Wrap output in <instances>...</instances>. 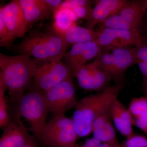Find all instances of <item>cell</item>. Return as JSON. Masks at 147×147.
Wrapping results in <instances>:
<instances>
[{
    "label": "cell",
    "instance_id": "6da1fadb",
    "mask_svg": "<svg viewBox=\"0 0 147 147\" xmlns=\"http://www.w3.org/2000/svg\"><path fill=\"white\" fill-rule=\"evenodd\" d=\"M39 62L25 55L0 54V76L8 90L10 115L18 113V106L23 95L33 85Z\"/></svg>",
    "mask_w": 147,
    "mask_h": 147
},
{
    "label": "cell",
    "instance_id": "7a4b0ae2",
    "mask_svg": "<svg viewBox=\"0 0 147 147\" xmlns=\"http://www.w3.org/2000/svg\"><path fill=\"white\" fill-rule=\"evenodd\" d=\"M69 47L51 29L49 31L34 30L21 42L13 45L15 53L33 57L40 63L61 60Z\"/></svg>",
    "mask_w": 147,
    "mask_h": 147
},
{
    "label": "cell",
    "instance_id": "3957f363",
    "mask_svg": "<svg viewBox=\"0 0 147 147\" xmlns=\"http://www.w3.org/2000/svg\"><path fill=\"white\" fill-rule=\"evenodd\" d=\"M123 88V84L117 82L94 94L83 98L75 107L72 119L78 138L92 133L93 125L101 110L113 100L117 98Z\"/></svg>",
    "mask_w": 147,
    "mask_h": 147
},
{
    "label": "cell",
    "instance_id": "277c9868",
    "mask_svg": "<svg viewBox=\"0 0 147 147\" xmlns=\"http://www.w3.org/2000/svg\"><path fill=\"white\" fill-rule=\"evenodd\" d=\"M49 113L44 93L33 85L21 97L18 104V114L30 123V131L37 138L47 123Z\"/></svg>",
    "mask_w": 147,
    "mask_h": 147
},
{
    "label": "cell",
    "instance_id": "5b68a950",
    "mask_svg": "<svg viewBox=\"0 0 147 147\" xmlns=\"http://www.w3.org/2000/svg\"><path fill=\"white\" fill-rule=\"evenodd\" d=\"M37 139L48 147H80L76 144L78 137L72 119L65 115L54 116Z\"/></svg>",
    "mask_w": 147,
    "mask_h": 147
},
{
    "label": "cell",
    "instance_id": "8992f818",
    "mask_svg": "<svg viewBox=\"0 0 147 147\" xmlns=\"http://www.w3.org/2000/svg\"><path fill=\"white\" fill-rule=\"evenodd\" d=\"M147 9V0L127 1L116 13L98 24L100 28L138 31Z\"/></svg>",
    "mask_w": 147,
    "mask_h": 147
},
{
    "label": "cell",
    "instance_id": "52a82bcc",
    "mask_svg": "<svg viewBox=\"0 0 147 147\" xmlns=\"http://www.w3.org/2000/svg\"><path fill=\"white\" fill-rule=\"evenodd\" d=\"M45 101L53 115H65L75 108L77 100L76 88L71 78L66 79L44 93Z\"/></svg>",
    "mask_w": 147,
    "mask_h": 147
},
{
    "label": "cell",
    "instance_id": "ba28073f",
    "mask_svg": "<svg viewBox=\"0 0 147 147\" xmlns=\"http://www.w3.org/2000/svg\"><path fill=\"white\" fill-rule=\"evenodd\" d=\"M69 66L58 60L38 64L35 73L33 85L45 93L66 79L71 78Z\"/></svg>",
    "mask_w": 147,
    "mask_h": 147
},
{
    "label": "cell",
    "instance_id": "9c48e42d",
    "mask_svg": "<svg viewBox=\"0 0 147 147\" xmlns=\"http://www.w3.org/2000/svg\"><path fill=\"white\" fill-rule=\"evenodd\" d=\"M96 31V41L102 49L106 50L131 45L136 46L147 39L138 31L99 27Z\"/></svg>",
    "mask_w": 147,
    "mask_h": 147
},
{
    "label": "cell",
    "instance_id": "30bf717a",
    "mask_svg": "<svg viewBox=\"0 0 147 147\" xmlns=\"http://www.w3.org/2000/svg\"><path fill=\"white\" fill-rule=\"evenodd\" d=\"M80 88L89 91L99 92L109 86L112 76L100 68L94 61L72 70Z\"/></svg>",
    "mask_w": 147,
    "mask_h": 147
},
{
    "label": "cell",
    "instance_id": "8fae6325",
    "mask_svg": "<svg viewBox=\"0 0 147 147\" xmlns=\"http://www.w3.org/2000/svg\"><path fill=\"white\" fill-rule=\"evenodd\" d=\"M0 17L2 18L11 41L24 36L28 30V26L19 0H13L1 6Z\"/></svg>",
    "mask_w": 147,
    "mask_h": 147
},
{
    "label": "cell",
    "instance_id": "7c38bea8",
    "mask_svg": "<svg viewBox=\"0 0 147 147\" xmlns=\"http://www.w3.org/2000/svg\"><path fill=\"white\" fill-rule=\"evenodd\" d=\"M10 123L0 139V147H23L34 139L19 115L11 116Z\"/></svg>",
    "mask_w": 147,
    "mask_h": 147
},
{
    "label": "cell",
    "instance_id": "4fadbf2b",
    "mask_svg": "<svg viewBox=\"0 0 147 147\" xmlns=\"http://www.w3.org/2000/svg\"><path fill=\"white\" fill-rule=\"evenodd\" d=\"M102 51V48L96 40L75 44L67 52L63 58L65 63L71 71L79 67L86 65L88 61L96 57Z\"/></svg>",
    "mask_w": 147,
    "mask_h": 147
},
{
    "label": "cell",
    "instance_id": "5bb4252c",
    "mask_svg": "<svg viewBox=\"0 0 147 147\" xmlns=\"http://www.w3.org/2000/svg\"><path fill=\"white\" fill-rule=\"evenodd\" d=\"M112 102L105 105L98 115L93 125L92 133L93 137L100 142L119 144L110 114Z\"/></svg>",
    "mask_w": 147,
    "mask_h": 147
},
{
    "label": "cell",
    "instance_id": "9a60e30c",
    "mask_svg": "<svg viewBox=\"0 0 147 147\" xmlns=\"http://www.w3.org/2000/svg\"><path fill=\"white\" fill-rule=\"evenodd\" d=\"M110 111L113 124L121 135L125 139L132 136L133 125L128 108L116 98L110 104Z\"/></svg>",
    "mask_w": 147,
    "mask_h": 147
},
{
    "label": "cell",
    "instance_id": "2e32d148",
    "mask_svg": "<svg viewBox=\"0 0 147 147\" xmlns=\"http://www.w3.org/2000/svg\"><path fill=\"white\" fill-rule=\"evenodd\" d=\"M28 29L39 21L49 18L53 13L44 0H19Z\"/></svg>",
    "mask_w": 147,
    "mask_h": 147
},
{
    "label": "cell",
    "instance_id": "e0dca14e",
    "mask_svg": "<svg viewBox=\"0 0 147 147\" xmlns=\"http://www.w3.org/2000/svg\"><path fill=\"white\" fill-rule=\"evenodd\" d=\"M125 0H98L95 1L91 20L87 22L88 28L92 29L117 12L127 2Z\"/></svg>",
    "mask_w": 147,
    "mask_h": 147
},
{
    "label": "cell",
    "instance_id": "ac0fdd59",
    "mask_svg": "<svg viewBox=\"0 0 147 147\" xmlns=\"http://www.w3.org/2000/svg\"><path fill=\"white\" fill-rule=\"evenodd\" d=\"M112 50L115 59L113 78L117 82L123 74L130 66L136 64L133 48L129 47H117Z\"/></svg>",
    "mask_w": 147,
    "mask_h": 147
},
{
    "label": "cell",
    "instance_id": "d6986e66",
    "mask_svg": "<svg viewBox=\"0 0 147 147\" xmlns=\"http://www.w3.org/2000/svg\"><path fill=\"white\" fill-rule=\"evenodd\" d=\"M56 34L69 46L94 41L96 39V31L76 25L63 32Z\"/></svg>",
    "mask_w": 147,
    "mask_h": 147
},
{
    "label": "cell",
    "instance_id": "ffe728a7",
    "mask_svg": "<svg viewBox=\"0 0 147 147\" xmlns=\"http://www.w3.org/2000/svg\"><path fill=\"white\" fill-rule=\"evenodd\" d=\"M132 124L147 134V97L132 98L128 108Z\"/></svg>",
    "mask_w": 147,
    "mask_h": 147
},
{
    "label": "cell",
    "instance_id": "44dd1931",
    "mask_svg": "<svg viewBox=\"0 0 147 147\" xmlns=\"http://www.w3.org/2000/svg\"><path fill=\"white\" fill-rule=\"evenodd\" d=\"M54 22L52 30L56 33L63 32L76 25L78 19L70 9L62 6L53 13Z\"/></svg>",
    "mask_w": 147,
    "mask_h": 147
},
{
    "label": "cell",
    "instance_id": "7402d4cb",
    "mask_svg": "<svg viewBox=\"0 0 147 147\" xmlns=\"http://www.w3.org/2000/svg\"><path fill=\"white\" fill-rule=\"evenodd\" d=\"M136 64L142 76V84L145 96L147 94V39L133 48Z\"/></svg>",
    "mask_w": 147,
    "mask_h": 147
},
{
    "label": "cell",
    "instance_id": "603a6c76",
    "mask_svg": "<svg viewBox=\"0 0 147 147\" xmlns=\"http://www.w3.org/2000/svg\"><path fill=\"white\" fill-rule=\"evenodd\" d=\"M94 61L100 68L108 72L113 78L115 59L112 53L102 51Z\"/></svg>",
    "mask_w": 147,
    "mask_h": 147
},
{
    "label": "cell",
    "instance_id": "cb8c5ba5",
    "mask_svg": "<svg viewBox=\"0 0 147 147\" xmlns=\"http://www.w3.org/2000/svg\"><path fill=\"white\" fill-rule=\"evenodd\" d=\"M11 117L5 96H0V127L5 128L10 123Z\"/></svg>",
    "mask_w": 147,
    "mask_h": 147
},
{
    "label": "cell",
    "instance_id": "d4e9b609",
    "mask_svg": "<svg viewBox=\"0 0 147 147\" xmlns=\"http://www.w3.org/2000/svg\"><path fill=\"white\" fill-rule=\"evenodd\" d=\"M68 8L73 11L77 18L85 19L87 22H89L91 20L93 8L90 5L74 6Z\"/></svg>",
    "mask_w": 147,
    "mask_h": 147
},
{
    "label": "cell",
    "instance_id": "484cf974",
    "mask_svg": "<svg viewBox=\"0 0 147 147\" xmlns=\"http://www.w3.org/2000/svg\"><path fill=\"white\" fill-rule=\"evenodd\" d=\"M121 144L129 147H147V139L142 135L134 134L126 138Z\"/></svg>",
    "mask_w": 147,
    "mask_h": 147
},
{
    "label": "cell",
    "instance_id": "4316f807",
    "mask_svg": "<svg viewBox=\"0 0 147 147\" xmlns=\"http://www.w3.org/2000/svg\"><path fill=\"white\" fill-rule=\"evenodd\" d=\"M12 42L5 24L2 18L0 17V46L8 48L10 47Z\"/></svg>",
    "mask_w": 147,
    "mask_h": 147
},
{
    "label": "cell",
    "instance_id": "83f0119b",
    "mask_svg": "<svg viewBox=\"0 0 147 147\" xmlns=\"http://www.w3.org/2000/svg\"><path fill=\"white\" fill-rule=\"evenodd\" d=\"M80 147H122L119 144H112L100 142L99 140L92 137L89 138L85 141Z\"/></svg>",
    "mask_w": 147,
    "mask_h": 147
},
{
    "label": "cell",
    "instance_id": "f1b7e54d",
    "mask_svg": "<svg viewBox=\"0 0 147 147\" xmlns=\"http://www.w3.org/2000/svg\"><path fill=\"white\" fill-rule=\"evenodd\" d=\"M91 1L86 0H67L64 1L63 6L69 7L79 6L90 5Z\"/></svg>",
    "mask_w": 147,
    "mask_h": 147
},
{
    "label": "cell",
    "instance_id": "f546056e",
    "mask_svg": "<svg viewBox=\"0 0 147 147\" xmlns=\"http://www.w3.org/2000/svg\"><path fill=\"white\" fill-rule=\"evenodd\" d=\"M44 1L53 13L60 8L64 2L61 0H44Z\"/></svg>",
    "mask_w": 147,
    "mask_h": 147
},
{
    "label": "cell",
    "instance_id": "4dcf8cb0",
    "mask_svg": "<svg viewBox=\"0 0 147 147\" xmlns=\"http://www.w3.org/2000/svg\"><path fill=\"white\" fill-rule=\"evenodd\" d=\"M23 147H38L37 146L35 142H34V140L31 141V142L27 143Z\"/></svg>",
    "mask_w": 147,
    "mask_h": 147
},
{
    "label": "cell",
    "instance_id": "1f68e13d",
    "mask_svg": "<svg viewBox=\"0 0 147 147\" xmlns=\"http://www.w3.org/2000/svg\"><path fill=\"white\" fill-rule=\"evenodd\" d=\"M146 96H147V94L146 95Z\"/></svg>",
    "mask_w": 147,
    "mask_h": 147
},
{
    "label": "cell",
    "instance_id": "d6a6232c",
    "mask_svg": "<svg viewBox=\"0 0 147 147\" xmlns=\"http://www.w3.org/2000/svg\"></svg>",
    "mask_w": 147,
    "mask_h": 147
}]
</instances>
